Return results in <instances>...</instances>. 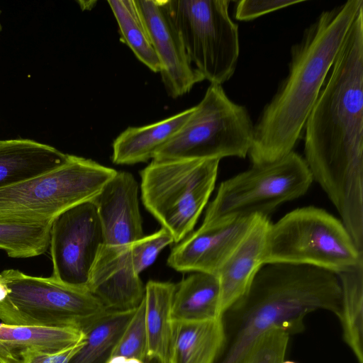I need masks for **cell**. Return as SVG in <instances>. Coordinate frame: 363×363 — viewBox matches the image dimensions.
I'll return each mask as SVG.
<instances>
[{"label": "cell", "instance_id": "1", "mask_svg": "<svg viewBox=\"0 0 363 363\" xmlns=\"http://www.w3.org/2000/svg\"><path fill=\"white\" fill-rule=\"evenodd\" d=\"M305 162L363 249V8L304 126Z\"/></svg>", "mask_w": 363, "mask_h": 363}, {"label": "cell", "instance_id": "2", "mask_svg": "<svg viewBox=\"0 0 363 363\" xmlns=\"http://www.w3.org/2000/svg\"><path fill=\"white\" fill-rule=\"evenodd\" d=\"M362 0L322 11L290 50L287 76L254 124L248 152L252 164L277 160L294 150L307 118Z\"/></svg>", "mask_w": 363, "mask_h": 363}, {"label": "cell", "instance_id": "3", "mask_svg": "<svg viewBox=\"0 0 363 363\" xmlns=\"http://www.w3.org/2000/svg\"><path fill=\"white\" fill-rule=\"evenodd\" d=\"M342 291L333 272L307 265L268 263L222 315L225 343L218 363H235L272 328L289 335L305 330V317L323 310L340 316Z\"/></svg>", "mask_w": 363, "mask_h": 363}, {"label": "cell", "instance_id": "4", "mask_svg": "<svg viewBox=\"0 0 363 363\" xmlns=\"http://www.w3.org/2000/svg\"><path fill=\"white\" fill-rule=\"evenodd\" d=\"M264 264L287 263L323 269L335 274L363 264V251L340 220L315 206L296 208L271 223Z\"/></svg>", "mask_w": 363, "mask_h": 363}, {"label": "cell", "instance_id": "5", "mask_svg": "<svg viewBox=\"0 0 363 363\" xmlns=\"http://www.w3.org/2000/svg\"><path fill=\"white\" fill-rule=\"evenodd\" d=\"M6 296L0 301V320L8 325L74 328L85 333L108 311L86 287L18 269L0 272Z\"/></svg>", "mask_w": 363, "mask_h": 363}, {"label": "cell", "instance_id": "6", "mask_svg": "<svg viewBox=\"0 0 363 363\" xmlns=\"http://www.w3.org/2000/svg\"><path fill=\"white\" fill-rule=\"evenodd\" d=\"M219 162L152 160L141 171L143 203L174 242L194 229L214 189Z\"/></svg>", "mask_w": 363, "mask_h": 363}, {"label": "cell", "instance_id": "7", "mask_svg": "<svg viewBox=\"0 0 363 363\" xmlns=\"http://www.w3.org/2000/svg\"><path fill=\"white\" fill-rule=\"evenodd\" d=\"M116 172L91 159L69 155L52 170L0 189V218L52 221L65 211L92 201Z\"/></svg>", "mask_w": 363, "mask_h": 363}, {"label": "cell", "instance_id": "8", "mask_svg": "<svg viewBox=\"0 0 363 363\" xmlns=\"http://www.w3.org/2000/svg\"><path fill=\"white\" fill-rule=\"evenodd\" d=\"M253 133L247 108L230 100L221 85L210 84L186 123L152 160L245 158Z\"/></svg>", "mask_w": 363, "mask_h": 363}, {"label": "cell", "instance_id": "9", "mask_svg": "<svg viewBox=\"0 0 363 363\" xmlns=\"http://www.w3.org/2000/svg\"><path fill=\"white\" fill-rule=\"evenodd\" d=\"M313 179L303 157L294 150L220 183L202 226L240 217H268L281 204L305 194Z\"/></svg>", "mask_w": 363, "mask_h": 363}, {"label": "cell", "instance_id": "10", "mask_svg": "<svg viewBox=\"0 0 363 363\" xmlns=\"http://www.w3.org/2000/svg\"><path fill=\"white\" fill-rule=\"evenodd\" d=\"M189 59L210 84L234 74L240 55L238 26L229 14V0H163Z\"/></svg>", "mask_w": 363, "mask_h": 363}, {"label": "cell", "instance_id": "11", "mask_svg": "<svg viewBox=\"0 0 363 363\" xmlns=\"http://www.w3.org/2000/svg\"><path fill=\"white\" fill-rule=\"evenodd\" d=\"M104 245L101 222L92 201L65 211L51 225V277L67 285L86 287L91 270Z\"/></svg>", "mask_w": 363, "mask_h": 363}, {"label": "cell", "instance_id": "12", "mask_svg": "<svg viewBox=\"0 0 363 363\" xmlns=\"http://www.w3.org/2000/svg\"><path fill=\"white\" fill-rule=\"evenodd\" d=\"M158 57L161 78L167 94L174 98L189 92L204 80L191 63L182 38L163 0H135Z\"/></svg>", "mask_w": 363, "mask_h": 363}, {"label": "cell", "instance_id": "13", "mask_svg": "<svg viewBox=\"0 0 363 363\" xmlns=\"http://www.w3.org/2000/svg\"><path fill=\"white\" fill-rule=\"evenodd\" d=\"M256 216L201 225L172 250L167 264L181 272L216 275L246 236Z\"/></svg>", "mask_w": 363, "mask_h": 363}, {"label": "cell", "instance_id": "14", "mask_svg": "<svg viewBox=\"0 0 363 363\" xmlns=\"http://www.w3.org/2000/svg\"><path fill=\"white\" fill-rule=\"evenodd\" d=\"M86 287L108 311L138 307L144 298L145 286L135 270L130 245H104L91 270Z\"/></svg>", "mask_w": 363, "mask_h": 363}, {"label": "cell", "instance_id": "15", "mask_svg": "<svg viewBox=\"0 0 363 363\" xmlns=\"http://www.w3.org/2000/svg\"><path fill=\"white\" fill-rule=\"evenodd\" d=\"M138 190V183L131 173L117 171L92 200L105 245H128L144 236Z\"/></svg>", "mask_w": 363, "mask_h": 363}, {"label": "cell", "instance_id": "16", "mask_svg": "<svg viewBox=\"0 0 363 363\" xmlns=\"http://www.w3.org/2000/svg\"><path fill=\"white\" fill-rule=\"evenodd\" d=\"M270 225L268 217L257 215L246 236L216 274L220 284L221 316L245 294L264 265L262 258Z\"/></svg>", "mask_w": 363, "mask_h": 363}, {"label": "cell", "instance_id": "17", "mask_svg": "<svg viewBox=\"0 0 363 363\" xmlns=\"http://www.w3.org/2000/svg\"><path fill=\"white\" fill-rule=\"evenodd\" d=\"M68 157V154L33 140H0V189L52 170Z\"/></svg>", "mask_w": 363, "mask_h": 363}, {"label": "cell", "instance_id": "18", "mask_svg": "<svg viewBox=\"0 0 363 363\" xmlns=\"http://www.w3.org/2000/svg\"><path fill=\"white\" fill-rule=\"evenodd\" d=\"M86 336L74 328L0 323V363H23L35 352H53L69 347Z\"/></svg>", "mask_w": 363, "mask_h": 363}, {"label": "cell", "instance_id": "19", "mask_svg": "<svg viewBox=\"0 0 363 363\" xmlns=\"http://www.w3.org/2000/svg\"><path fill=\"white\" fill-rule=\"evenodd\" d=\"M193 111L194 106L154 123L127 128L113 140V162L133 164L152 160L180 130Z\"/></svg>", "mask_w": 363, "mask_h": 363}, {"label": "cell", "instance_id": "20", "mask_svg": "<svg viewBox=\"0 0 363 363\" xmlns=\"http://www.w3.org/2000/svg\"><path fill=\"white\" fill-rule=\"evenodd\" d=\"M171 359L174 363H216L224 350L222 317L173 323Z\"/></svg>", "mask_w": 363, "mask_h": 363}, {"label": "cell", "instance_id": "21", "mask_svg": "<svg viewBox=\"0 0 363 363\" xmlns=\"http://www.w3.org/2000/svg\"><path fill=\"white\" fill-rule=\"evenodd\" d=\"M176 284L150 280L145 284L146 359L166 363L171 358L174 325L171 320Z\"/></svg>", "mask_w": 363, "mask_h": 363}, {"label": "cell", "instance_id": "22", "mask_svg": "<svg viewBox=\"0 0 363 363\" xmlns=\"http://www.w3.org/2000/svg\"><path fill=\"white\" fill-rule=\"evenodd\" d=\"M220 317V284L216 275L194 272L176 284L171 311L173 323Z\"/></svg>", "mask_w": 363, "mask_h": 363}, {"label": "cell", "instance_id": "23", "mask_svg": "<svg viewBox=\"0 0 363 363\" xmlns=\"http://www.w3.org/2000/svg\"><path fill=\"white\" fill-rule=\"evenodd\" d=\"M337 276L342 291L341 312L338 319L342 339L357 363H363V264Z\"/></svg>", "mask_w": 363, "mask_h": 363}, {"label": "cell", "instance_id": "24", "mask_svg": "<svg viewBox=\"0 0 363 363\" xmlns=\"http://www.w3.org/2000/svg\"><path fill=\"white\" fill-rule=\"evenodd\" d=\"M135 308L108 311L85 331L84 345L69 363H106Z\"/></svg>", "mask_w": 363, "mask_h": 363}, {"label": "cell", "instance_id": "25", "mask_svg": "<svg viewBox=\"0 0 363 363\" xmlns=\"http://www.w3.org/2000/svg\"><path fill=\"white\" fill-rule=\"evenodd\" d=\"M107 2L117 21L122 40L143 64L152 72H160L158 57L135 0Z\"/></svg>", "mask_w": 363, "mask_h": 363}, {"label": "cell", "instance_id": "26", "mask_svg": "<svg viewBox=\"0 0 363 363\" xmlns=\"http://www.w3.org/2000/svg\"><path fill=\"white\" fill-rule=\"evenodd\" d=\"M52 223L0 218V249L13 258L43 254L50 246Z\"/></svg>", "mask_w": 363, "mask_h": 363}, {"label": "cell", "instance_id": "27", "mask_svg": "<svg viewBox=\"0 0 363 363\" xmlns=\"http://www.w3.org/2000/svg\"><path fill=\"white\" fill-rule=\"evenodd\" d=\"M146 355L147 333L144 298L135 308L128 325L113 346L110 357L122 356L145 361Z\"/></svg>", "mask_w": 363, "mask_h": 363}, {"label": "cell", "instance_id": "28", "mask_svg": "<svg viewBox=\"0 0 363 363\" xmlns=\"http://www.w3.org/2000/svg\"><path fill=\"white\" fill-rule=\"evenodd\" d=\"M290 335L272 328L259 336L235 363H282Z\"/></svg>", "mask_w": 363, "mask_h": 363}, {"label": "cell", "instance_id": "29", "mask_svg": "<svg viewBox=\"0 0 363 363\" xmlns=\"http://www.w3.org/2000/svg\"><path fill=\"white\" fill-rule=\"evenodd\" d=\"M172 242L174 241L171 233L162 228L130 244L132 259L136 272L140 274L152 265L160 252Z\"/></svg>", "mask_w": 363, "mask_h": 363}, {"label": "cell", "instance_id": "30", "mask_svg": "<svg viewBox=\"0 0 363 363\" xmlns=\"http://www.w3.org/2000/svg\"><path fill=\"white\" fill-rule=\"evenodd\" d=\"M298 0H240L235 3V18L249 21L263 15L303 2Z\"/></svg>", "mask_w": 363, "mask_h": 363}, {"label": "cell", "instance_id": "31", "mask_svg": "<svg viewBox=\"0 0 363 363\" xmlns=\"http://www.w3.org/2000/svg\"><path fill=\"white\" fill-rule=\"evenodd\" d=\"M84 342L85 337L77 343L57 352L30 354L23 363H69Z\"/></svg>", "mask_w": 363, "mask_h": 363}, {"label": "cell", "instance_id": "32", "mask_svg": "<svg viewBox=\"0 0 363 363\" xmlns=\"http://www.w3.org/2000/svg\"><path fill=\"white\" fill-rule=\"evenodd\" d=\"M106 363H145L144 361L135 358H128L122 356L111 357Z\"/></svg>", "mask_w": 363, "mask_h": 363}, {"label": "cell", "instance_id": "33", "mask_svg": "<svg viewBox=\"0 0 363 363\" xmlns=\"http://www.w3.org/2000/svg\"><path fill=\"white\" fill-rule=\"evenodd\" d=\"M8 290L5 285L0 281V301L2 300L7 294Z\"/></svg>", "mask_w": 363, "mask_h": 363}, {"label": "cell", "instance_id": "34", "mask_svg": "<svg viewBox=\"0 0 363 363\" xmlns=\"http://www.w3.org/2000/svg\"><path fill=\"white\" fill-rule=\"evenodd\" d=\"M282 363H297V362H294V361L285 360V359H284V360L282 362Z\"/></svg>", "mask_w": 363, "mask_h": 363}, {"label": "cell", "instance_id": "35", "mask_svg": "<svg viewBox=\"0 0 363 363\" xmlns=\"http://www.w3.org/2000/svg\"><path fill=\"white\" fill-rule=\"evenodd\" d=\"M166 363H174V362H173V361L172 360V359L170 358V359H169L167 362H166Z\"/></svg>", "mask_w": 363, "mask_h": 363}]
</instances>
